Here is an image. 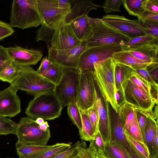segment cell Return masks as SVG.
Returning a JSON list of instances; mask_svg holds the SVG:
<instances>
[{"label": "cell", "mask_w": 158, "mask_h": 158, "mask_svg": "<svg viewBox=\"0 0 158 158\" xmlns=\"http://www.w3.org/2000/svg\"><path fill=\"white\" fill-rule=\"evenodd\" d=\"M90 21L91 30L84 41L86 49L111 44H120L123 47L131 38L125 33L103 22L100 19L90 17Z\"/></svg>", "instance_id": "1"}, {"label": "cell", "mask_w": 158, "mask_h": 158, "mask_svg": "<svg viewBox=\"0 0 158 158\" xmlns=\"http://www.w3.org/2000/svg\"><path fill=\"white\" fill-rule=\"evenodd\" d=\"M94 66L97 86L101 97L118 113V107L115 97V62L110 57L94 63Z\"/></svg>", "instance_id": "2"}, {"label": "cell", "mask_w": 158, "mask_h": 158, "mask_svg": "<svg viewBox=\"0 0 158 158\" xmlns=\"http://www.w3.org/2000/svg\"><path fill=\"white\" fill-rule=\"evenodd\" d=\"M10 19L9 24L13 28L22 29L37 27L43 23L37 0H13Z\"/></svg>", "instance_id": "3"}, {"label": "cell", "mask_w": 158, "mask_h": 158, "mask_svg": "<svg viewBox=\"0 0 158 158\" xmlns=\"http://www.w3.org/2000/svg\"><path fill=\"white\" fill-rule=\"evenodd\" d=\"M63 106L53 92L35 96L30 102L25 113L28 117L36 119L41 118L51 120L59 118Z\"/></svg>", "instance_id": "4"}, {"label": "cell", "mask_w": 158, "mask_h": 158, "mask_svg": "<svg viewBox=\"0 0 158 158\" xmlns=\"http://www.w3.org/2000/svg\"><path fill=\"white\" fill-rule=\"evenodd\" d=\"M55 85L44 78L30 66L23 71L10 86L15 90L24 91L35 96L54 92Z\"/></svg>", "instance_id": "5"}, {"label": "cell", "mask_w": 158, "mask_h": 158, "mask_svg": "<svg viewBox=\"0 0 158 158\" xmlns=\"http://www.w3.org/2000/svg\"><path fill=\"white\" fill-rule=\"evenodd\" d=\"M16 135L18 138L16 148L24 145H46L51 138L49 128L45 131H41L35 120L28 117L21 118Z\"/></svg>", "instance_id": "6"}, {"label": "cell", "mask_w": 158, "mask_h": 158, "mask_svg": "<svg viewBox=\"0 0 158 158\" xmlns=\"http://www.w3.org/2000/svg\"><path fill=\"white\" fill-rule=\"evenodd\" d=\"M43 23L49 27L65 20L70 12V0H37Z\"/></svg>", "instance_id": "7"}, {"label": "cell", "mask_w": 158, "mask_h": 158, "mask_svg": "<svg viewBox=\"0 0 158 158\" xmlns=\"http://www.w3.org/2000/svg\"><path fill=\"white\" fill-rule=\"evenodd\" d=\"M78 70L63 68V73L59 83L55 85L53 92L63 107L70 102H77V90L79 82Z\"/></svg>", "instance_id": "8"}, {"label": "cell", "mask_w": 158, "mask_h": 158, "mask_svg": "<svg viewBox=\"0 0 158 158\" xmlns=\"http://www.w3.org/2000/svg\"><path fill=\"white\" fill-rule=\"evenodd\" d=\"M79 71L77 90V103L82 110H85L94 104L98 92L96 88L94 70Z\"/></svg>", "instance_id": "9"}, {"label": "cell", "mask_w": 158, "mask_h": 158, "mask_svg": "<svg viewBox=\"0 0 158 158\" xmlns=\"http://www.w3.org/2000/svg\"><path fill=\"white\" fill-rule=\"evenodd\" d=\"M123 49V46L117 44L102 45L87 49L80 57L78 70H94V63L111 57L114 53Z\"/></svg>", "instance_id": "10"}, {"label": "cell", "mask_w": 158, "mask_h": 158, "mask_svg": "<svg viewBox=\"0 0 158 158\" xmlns=\"http://www.w3.org/2000/svg\"><path fill=\"white\" fill-rule=\"evenodd\" d=\"M48 57L53 63L62 68L79 69L80 57L86 49L84 41L71 48L58 49L48 47Z\"/></svg>", "instance_id": "11"}, {"label": "cell", "mask_w": 158, "mask_h": 158, "mask_svg": "<svg viewBox=\"0 0 158 158\" xmlns=\"http://www.w3.org/2000/svg\"><path fill=\"white\" fill-rule=\"evenodd\" d=\"M124 101L135 109L145 111L152 110L156 103L152 96L129 80L123 91Z\"/></svg>", "instance_id": "12"}, {"label": "cell", "mask_w": 158, "mask_h": 158, "mask_svg": "<svg viewBox=\"0 0 158 158\" xmlns=\"http://www.w3.org/2000/svg\"><path fill=\"white\" fill-rule=\"evenodd\" d=\"M82 42L76 36L69 24L64 20L56 27L48 47L67 49L75 47Z\"/></svg>", "instance_id": "13"}, {"label": "cell", "mask_w": 158, "mask_h": 158, "mask_svg": "<svg viewBox=\"0 0 158 158\" xmlns=\"http://www.w3.org/2000/svg\"><path fill=\"white\" fill-rule=\"evenodd\" d=\"M100 19L131 38L145 35L142 27L137 20L129 19L124 16L114 15L103 16Z\"/></svg>", "instance_id": "14"}, {"label": "cell", "mask_w": 158, "mask_h": 158, "mask_svg": "<svg viewBox=\"0 0 158 158\" xmlns=\"http://www.w3.org/2000/svg\"><path fill=\"white\" fill-rule=\"evenodd\" d=\"M6 48L11 60L23 67L36 64L43 55L39 50L28 49L19 46Z\"/></svg>", "instance_id": "15"}, {"label": "cell", "mask_w": 158, "mask_h": 158, "mask_svg": "<svg viewBox=\"0 0 158 158\" xmlns=\"http://www.w3.org/2000/svg\"><path fill=\"white\" fill-rule=\"evenodd\" d=\"M17 91L10 85L0 91V116L15 117L21 111V101Z\"/></svg>", "instance_id": "16"}, {"label": "cell", "mask_w": 158, "mask_h": 158, "mask_svg": "<svg viewBox=\"0 0 158 158\" xmlns=\"http://www.w3.org/2000/svg\"><path fill=\"white\" fill-rule=\"evenodd\" d=\"M99 117V131L105 143L111 140L110 120L108 102L99 96L98 93L95 102Z\"/></svg>", "instance_id": "17"}, {"label": "cell", "mask_w": 158, "mask_h": 158, "mask_svg": "<svg viewBox=\"0 0 158 158\" xmlns=\"http://www.w3.org/2000/svg\"><path fill=\"white\" fill-rule=\"evenodd\" d=\"M124 50L127 51L135 57L143 62L151 64H158V43L148 44Z\"/></svg>", "instance_id": "18"}, {"label": "cell", "mask_w": 158, "mask_h": 158, "mask_svg": "<svg viewBox=\"0 0 158 158\" xmlns=\"http://www.w3.org/2000/svg\"><path fill=\"white\" fill-rule=\"evenodd\" d=\"M70 12L65 19L68 23L78 17L87 15L91 10L101 7L94 4L91 0H70Z\"/></svg>", "instance_id": "19"}, {"label": "cell", "mask_w": 158, "mask_h": 158, "mask_svg": "<svg viewBox=\"0 0 158 158\" xmlns=\"http://www.w3.org/2000/svg\"><path fill=\"white\" fill-rule=\"evenodd\" d=\"M111 57L115 63L127 66L134 70L146 68L152 64L139 60L127 51L123 50L114 53Z\"/></svg>", "instance_id": "20"}, {"label": "cell", "mask_w": 158, "mask_h": 158, "mask_svg": "<svg viewBox=\"0 0 158 158\" xmlns=\"http://www.w3.org/2000/svg\"><path fill=\"white\" fill-rule=\"evenodd\" d=\"M69 23L77 38L81 42L84 41L91 30L90 17L88 15L81 16Z\"/></svg>", "instance_id": "21"}, {"label": "cell", "mask_w": 158, "mask_h": 158, "mask_svg": "<svg viewBox=\"0 0 158 158\" xmlns=\"http://www.w3.org/2000/svg\"><path fill=\"white\" fill-rule=\"evenodd\" d=\"M57 143L50 145H28L16 148L19 158H35L58 145Z\"/></svg>", "instance_id": "22"}, {"label": "cell", "mask_w": 158, "mask_h": 158, "mask_svg": "<svg viewBox=\"0 0 158 158\" xmlns=\"http://www.w3.org/2000/svg\"><path fill=\"white\" fill-rule=\"evenodd\" d=\"M132 70L127 66L115 63L114 78L116 91L122 89L123 92L129 80Z\"/></svg>", "instance_id": "23"}, {"label": "cell", "mask_w": 158, "mask_h": 158, "mask_svg": "<svg viewBox=\"0 0 158 158\" xmlns=\"http://www.w3.org/2000/svg\"><path fill=\"white\" fill-rule=\"evenodd\" d=\"M23 67L12 61L0 71V80L12 83L23 71Z\"/></svg>", "instance_id": "24"}, {"label": "cell", "mask_w": 158, "mask_h": 158, "mask_svg": "<svg viewBox=\"0 0 158 158\" xmlns=\"http://www.w3.org/2000/svg\"><path fill=\"white\" fill-rule=\"evenodd\" d=\"M104 154L108 158H131L121 146L111 141L105 143Z\"/></svg>", "instance_id": "25"}, {"label": "cell", "mask_w": 158, "mask_h": 158, "mask_svg": "<svg viewBox=\"0 0 158 158\" xmlns=\"http://www.w3.org/2000/svg\"><path fill=\"white\" fill-rule=\"evenodd\" d=\"M38 73L56 85L60 81L62 76L63 68L51 61L47 68Z\"/></svg>", "instance_id": "26"}, {"label": "cell", "mask_w": 158, "mask_h": 158, "mask_svg": "<svg viewBox=\"0 0 158 158\" xmlns=\"http://www.w3.org/2000/svg\"><path fill=\"white\" fill-rule=\"evenodd\" d=\"M135 108L134 106L126 102L118 107V113L124 131L128 128L134 119Z\"/></svg>", "instance_id": "27"}, {"label": "cell", "mask_w": 158, "mask_h": 158, "mask_svg": "<svg viewBox=\"0 0 158 158\" xmlns=\"http://www.w3.org/2000/svg\"><path fill=\"white\" fill-rule=\"evenodd\" d=\"M154 43H158V38L145 34L131 38L127 44L123 47V50H127Z\"/></svg>", "instance_id": "28"}, {"label": "cell", "mask_w": 158, "mask_h": 158, "mask_svg": "<svg viewBox=\"0 0 158 158\" xmlns=\"http://www.w3.org/2000/svg\"><path fill=\"white\" fill-rule=\"evenodd\" d=\"M81 118L82 130L79 133L81 139L89 141L93 139L94 134L91 123L84 111L79 108Z\"/></svg>", "instance_id": "29"}, {"label": "cell", "mask_w": 158, "mask_h": 158, "mask_svg": "<svg viewBox=\"0 0 158 158\" xmlns=\"http://www.w3.org/2000/svg\"><path fill=\"white\" fill-rule=\"evenodd\" d=\"M144 0H123V5L129 14L138 17L144 10Z\"/></svg>", "instance_id": "30"}, {"label": "cell", "mask_w": 158, "mask_h": 158, "mask_svg": "<svg viewBox=\"0 0 158 158\" xmlns=\"http://www.w3.org/2000/svg\"><path fill=\"white\" fill-rule=\"evenodd\" d=\"M67 106L68 115L78 128L79 133L82 130V122L81 114L77 102H70Z\"/></svg>", "instance_id": "31"}, {"label": "cell", "mask_w": 158, "mask_h": 158, "mask_svg": "<svg viewBox=\"0 0 158 158\" xmlns=\"http://www.w3.org/2000/svg\"><path fill=\"white\" fill-rule=\"evenodd\" d=\"M124 131L128 141L139 158H150L149 153L145 145L134 139L127 132Z\"/></svg>", "instance_id": "32"}, {"label": "cell", "mask_w": 158, "mask_h": 158, "mask_svg": "<svg viewBox=\"0 0 158 158\" xmlns=\"http://www.w3.org/2000/svg\"><path fill=\"white\" fill-rule=\"evenodd\" d=\"M18 123L5 117L0 116V135H16Z\"/></svg>", "instance_id": "33"}, {"label": "cell", "mask_w": 158, "mask_h": 158, "mask_svg": "<svg viewBox=\"0 0 158 158\" xmlns=\"http://www.w3.org/2000/svg\"><path fill=\"white\" fill-rule=\"evenodd\" d=\"M83 111L87 114L91 123L94 136L99 131V113L95 103L92 106Z\"/></svg>", "instance_id": "34"}, {"label": "cell", "mask_w": 158, "mask_h": 158, "mask_svg": "<svg viewBox=\"0 0 158 158\" xmlns=\"http://www.w3.org/2000/svg\"><path fill=\"white\" fill-rule=\"evenodd\" d=\"M85 145V141H77L53 158H75L80 148Z\"/></svg>", "instance_id": "35"}, {"label": "cell", "mask_w": 158, "mask_h": 158, "mask_svg": "<svg viewBox=\"0 0 158 158\" xmlns=\"http://www.w3.org/2000/svg\"><path fill=\"white\" fill-rule=\"evenodd\" d=\"M138 87L151 94V86L147 81L141 77L135 70L132 69L129 80Z\"/></svg>", "instance_id": "36"}, {"label": "cell", "mask_w": 158, "mask_h": 158, "mask_svg": "<svg viewBox=\"0 0 158 158\" xmlns=\"http://www.w3.org/2000/svg\"><path fill=\"white\" fill-rule=\"evenodd\" d=\"M72 143H60L58 145L35 158H53L70 147Z\"/></svg>", "instance_id": "37"}, {"label": "cell", "mask_w": 158, "mask_h": 158, "mask_svg": "<svg viewBox=\"0 0 158 158\" xmlns=\"http://www.w3.org/2000/svg\"><path fill=\"white\" fill-rule=\"evenodd\" d=\"M125 131L134 139L144 144L141 132L137 122L135 111L134 117L131 123L128 128Z\"/></svg>", "instance_id": "38"}, {"label": "cell", "mask_w": 158, "mask_h": 158, "mask_svg": "<svg viewBox=\"0 0 158 158\" xmlns=\"http://www.w3.org/2000/svg\"><path fill=\"white\" fill-rule=\"evenodd\" d=\"M89 142V147L94 153L100 152L104 154L105 143L99 131L94 135L93 139Z\"/></svg>", "instance_id": "39"}, {"label": "cell", "mask_w": 158, "mask_h": 158, "mask_svg": "<svg viewBox=\"0 0 158 158\" xmlns=\"http://www.w3.org/2000/svg\"><path fill=\"white\" fill-rule=\"evenodd\" d=\"M138 22L142 27L145 34L158 38V24L147 21Z\"/></svg>", "instance_id": "40"}, {"label": "cell", "mask_w": 158, "mask_h": 158, "mask_svg": "<svg viewBox=\"0 0 158 158\" xmlns=\"http://www.w3.org/2000/svg\"><path fill=\"white\" fill-rule=\"evenodd\" d=\"M123 0H107L103 4L102 7L105 14L113 12H120V6L123 4Z\"/></svg>", "instance_id": "41"}, {"label": "cell", "mask_w": 158, "mask_h": 158, "mask_svg": "<svg viewBox=\"0 0 158 158\" xmlns=\"http://www.w3.org/2000/svg\"><path fill=\"white\" fill-rule=\"evenodd\" d=\"M137 122L143 140L144 129L147 120V111L135 108Z\"/></svg>", "instance_id": "42"}, {"label": "cell", "mask_w": 158, "mask_h": 158, "mask_svg": "<svg viewBox=\"0 0 158 158\" xmlns=\"http://www.w3.org/2000/svg\"><path fill=\"white\" fill-rule=\"evenodd\" d=\"M138 22L149 21L158 24V14L144 10L137 17Z\"/></svg>", "instance_id": "43"}, {"label": "cell", "mask_w": 158, "mask_h": 158, "mask_svg": "<svg viewBox=\"0 0 158 158\" xmlns=\"http://www.w3.org/2000/svg\"><path fill=\"white\" fill-rule=\"evenodd\" d=\"M14 31L9 24L0 21V40L12 35Z\"/></svg>", "instance_id": "44"}, {"label": "cell", "mask_w": 158, "mask_h": 158, "mask_svg": "<svg viewBox=\"0 0 158 158\" xmlns=\"http://www.w3.org/2000/svg\"><path fill=\"white\" fill-rule=\"evenodd\" d=\"M12 61L7 53L6 48L0 45V71Z\"/></svg>", "instance_id": "45"}, {"label": "cell", "mask_w": 158, "mask_h": 158, "mask_svg": "<svg viewBox=\"0 0 158 158\" xmlns=\"http://www.w3.org/2000/svg\"><path fill=\"white\" fill-rule=\"evenodd\" d=\"M75 158H96L94 153L87 145L81 147Z\"/></svg>", "instance_id": "46"}, {"label": "cell", "mask_w": 158, "mask_h": 158, "mask_svg": "<svg viewBox=\"0 0 158 158\" xmlns=\"http://www.w3.org/2000/svg\"><path fill=\"white\" fill-rule=\"evenodd\" d=\"M141 77L148 81L152 86L158 87V84L153 80L149 75L147 68L134 70Z\"/></svg>", "instance_id": "47"}, {"label": "cell", "mask_w": 158, "mask_h": 158, "mask_svg": "<svg viewBox=\"0 0 158 158\" xmlns=\"http://www.w3.org/2000/svg\"><path fill=\"white\" fill-rule=\"evenodd\" d=\"M144 10L158 14V0H144Z\"/></svg>", "instance_id": "48"}, {"label": "cell", "mask_w": 158, "mask_h": 158, "mask_svg": "<svg viewBox=\"0 0 158 158\" xmlns=\"http://www.w3.org/2000/svg\"><path fill=\"white\" fill-rule=\"evenodd\" d=\"M147 69L153 80L158 84V64L149 65L147 67Z\"/></svg>", "instance_id": "49"}, {"label": "cell", "mask_w": 158, "mask_h": 158, "mask_svg": "<svg viewBox=\"0 0 158 158\" xmlns=\"http://www.w3.org/2000/svg\"><path fill=\"white\" fill-rule=\"evenodd\" d=\"M115 97L118 107L121 106L125 102L123 92L122 89L116 91Z\"/></svg>", "instance_id": "50"}, {"label": "cell", "mask_w": 158, "mask_h": 158, "mask_svg": "<svg viewBox=\"0 0 158 158\" xmlns=\"http://www.w3.org/2000/svg\"><path fill=\"white\" fill-rule=\"evenodd\" d=\"M49 126L47 122H44L43 123L39 125L40 129L42 131H45L49 128Z\"/></svg>", "instance_id": "51"}, {"label": "cell", "mask_w": 158, "mask_h": 158, "mask_svg": "<svg viewBox=\"0 0 158 158\" xmlns=\"http://www.w3.org/2000/svg\"><path fill=\"white\" fill-rule=\"evenodd\" d=\"M96 158H108L104 154L100 152L94 153Z\"/></svg>", "instance_id": "52"}, {"label": "cell", "mask_w": 158, "mask_h": 158, "mask_svg": "<svg viewBox=\"0 0 158 158\" xmlns=\"http://www.w3.org/2000/svg\"><path fill=\"white\" fill-rule=\"evenodd\" d=\"M36 123L39 125H40L44 122V119L41 118H38L35 120Z\"/></svg>", "instance_id": "53"}]
</instances>
